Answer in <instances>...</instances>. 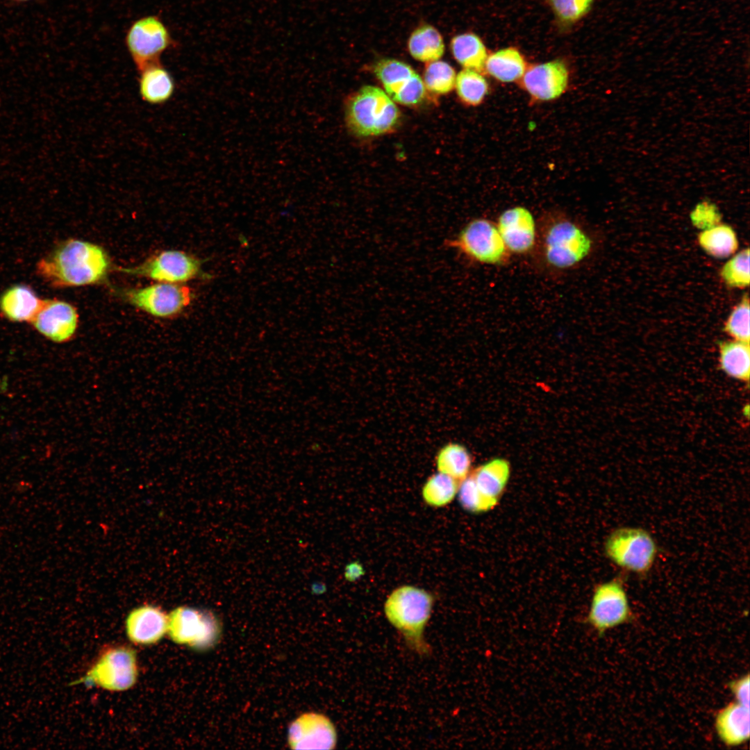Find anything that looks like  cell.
Masks as SVG:
<instances>
[{"label": "cell", "mask_w": 750, "mask_h": 750, "mask_svg": "<svg viewBox=\"0 0 750 750\" xmlns=\"http://www.w3.org/2000/svg\"><path fill=\"white\" fill-rule=\"evenodd\" d=\"M103 248L90 242L69 239L57 245L36 265V273L56 288L79 287L106 281L112 269Z\"/></svg>", "instance_id": "6da1fadb"}, {"label": "cell", "mask_w": 750, "mask_h": 750, "mask_svg": "<svg viewBox=\"0 0 750 750\" xmlns=\"http://www.w3.org/2000/svg\"><path fill=\"white\" fill-rule=\"evenodd\" d=\"M592 246L586 230L569 217L553 215L538 224L535 249H539L542 262L551 269L567 271L577 267L590 256Z\"/></svg>", "instance_id": "7a4b0ae2"}, {"label": "cell", "mask_w": 750, "mask_h": 750, "mask_svg": "<svg viewBox=\"0 0 750 750\" xmlns=\"http://www.w3.org/2000/svg\"><path fill=\"white\" fill-rule=\"evenodd\" d=\"M434 599L426 590L403 585L389 595L384 612L389 622L403 635L407 645L419 656H428L431 649L424 637Z\"/></svg>", "instance_id": "3957f363"}, {"label": "cell", "mask_w": 750, "mask_h": 750, "mask_svg": "<svg viewBox=\"0 0 750 750\" xmlns=\"http://www.w3.org/2000/svg\"><path fill=\"white\" fill-rule=\"evenodd\" d=\"M400 119L399 110L394 101L376 86H363L346 103L347 125L359 136H377L389 133L397 126Z\"/></svg>", "instance_id": "277c9868"}, {"label": "cell", "mask_w": 750, "mask_h": 750, "mask_svg": "<svg viewBox=\"0 0 750 750\" xmlns=\"http://www.w3.org/2000/svg\"><path fill=\"white\" fill-rule=\"evenodd\" d=\"M444 245L467 260L479 265L503 266L511 259L495 222L474 218L444 240Z\"/></svg>", "instance_id": "5b68a950"}, {"label": "cell", "mask_w": 750, "mask_h": 750, "mask_svg": "<svg viewBox=\"0 0 750 750\" xmlns=\"http://www.w3.org/2000/svg\"><path fill=\"white\" fill-rule=\"evenodd\" d=\"M658 546L651 534L640 527H619L613 530L604 543L606 556L624 572L639 576L653 567Z\"/></svg>", "instance_id": "8992f818"}, {"label": "cell", "mask_w": 750, "mask_h": 750, "mask_svg": "<svg viewBox=\"0 0 750 750\" xmlns=\"http://www.w3.org/2000/svg\"><path fill=\"white\" fill-rule=\"evenodd\" d=\"M167 633L178 644L196 650H207L220 638L222 626L211 612L181 606L168 616Z\"/></svg>", "instance_id": "52a82bcc"}, {"label": "cell", "mask_w": 750, "mask_h": 750, "mask_svg": "<svg viewBox=\"0 0 750 750\" xmlns=\"http://www.w3.org/2000/svg\"><path fill=\"white\" fill-rule=\"evenodd\" d=\"M633 617L622 578L597 585L593 590L586 622L599 637Z\"/></svg>", "instance_id": "ba28073f"}, {"label": "cell", "mask_w": 750, "mask_h": 750, "mask_svg": "<svg viewBox=\"0 0 750 750\" xmlns=\"http://www.w3.org/2000/svg\"><path fill=\"white\" fill-rule=\"evenodd\" d=\"M127 51L138 70L160 61V56L175 44L169 28L156 15L135 20L125 35Z\"/></svg>", "instance_id": "9c48e42d"}, {"label": "cell", "mask_w": 750, "mask_h": 750, "mask_svg": "<svg viewBox=\"0 0 750 750\" xmlns=\"http://www.w3.org/2000/svg\"><path fill=\"white\" fill-rule=\"evenodd\" d=\"M119 294L134 307L161 318L178 315L192 299L191 289L183 283L159 282L143 288L122 290Z\"/></svg>", "instance_id": "30bf717a"}, {"label": "cell", "mask_w": 750, "mask_h": 750, "mask_svg": "<svg viewBox=\"0 0 750 750\" xmlns=\"http://www.w3.org/2000/svg\"><path fill=\"white\" fill-rule=\"evenodd\" d=\"M201 265V260L193 255L178 250H167L148 258L138 265L120 267L117 270L160 283H183L203 274Z\"/></svg>", "instance_id": "8fae6325"}, {"label": "cell", "mask_w": 750, "mask_h": 750, "mask_svg": "<svg viewBox=\"0 0 750 750\" xmlns=\"http://www.w3.org/2000/svg\"><path fill=\"white\" fill-rule=\"evenodd\" d=\"M138 677L135 651L127 647H116L106 651L81 680L110 690L122 691L131 688Z\"/></svg>", "instance_id": "7c38bea8"}, {"label": "cell", "mask_w": 750, "mask_h": 750, "mask_svg": "<svg viewBox=\"0 0 750 750\" xmlns=\"http://www.w3.org/2000/svg\"><path fill=\"white\" fill-rule=\"evenodd\" d=\"M374 73L383 84L387 94L403 106H415L424 99L426 88L419 75L407 63L393 58H383L374 66Z\"/></svg>", "instance_id": "4fadbf2b"}, {"label": "cell", "mask_w": 750, "mask_h": 750, "mask_svg": "<svg viewBox=\"0 0 750 750\" xmlns=\"http://www.w3.org/2000/svg\"><path fill=\"white\" fill-rule=\"evenodd\" d=\"M495 223L511 255L526 256L535 249L538 224L526 207L517 206L505 210Z\"/></svg>", "instance_id": "5bb4252c"}, {"label": "cell", "mask_w": 750, "mask_h": 750, "mask_svg": "<svg viewBox=\"0 0 750 750\" xmlns=\"http://www.w3.org/2000/svg\"><path fill=\"white\" fill-rule=\"evenodd\" d=\"M287 739L292 749H333L338 736L333 723L327 716L308 712L289 724Z\"/></svg>", "instance_id": "9a60e30c"}, {"label": "cell", "mask_w": 750, "mask_h": 750, "mask_svg": "<svg viewBox=\"0 0 750 750\" xmlns=\"http://www.w3.org/2000/svg\"><path fill=\"white\" fill-rule=\"evenodd\" d=\"M40 334L57 343L71 340L78 326V314L72 304L57 299H42L30 322Z\"/></svg>", "instance_id": "2e32d148"}, {"label": "cell", "mask_w": 750, "mask_h": 750, "mask_svg": "<svg viewBox=\"0 0 750 750\" xmlns=\"http://www.w3.org/2000/svg\"><path fill=\"white\" fill-rule=\"evenodd\" d=\"M522 87L538 101L558 98L566 90L569 71L561 60H553L532 65L520 79Z\"/></svg>", "instance_id": "e0dca14e"}, {"label": "cell", "mask_w": 750, "mask_h": 750, "mask_svg": "<svg viewBox=\"0 0 750 750\" xmlns=\"http://www.w3.org/2000/svg\"><path fill=\"white\" fill-rule=\"evenodd\" d=\"M168 616L160 608L142 606L133 610L126 619L128 638L136 644L157 642L167 632Z\"/></svg>", "instance_id": "ac0fdd59"}, {"label": "cell", "mask_w": 750, "mask_h": 750, "mask_svg": "<svg viewBox=\"0 0 750 750\" xmlns=\"http://www.w3.org/2000/svg\"><path fill=\"white\" fill-rule=\"evenodd\" d=\"M510 465L502 458H495L482 464L472 474L481 495L496 507L508 483Z\"/></svg>", "instance_id": "d6986e66"}, {"label": "cell", "mask_w": 750, "mask_h": 750, "mask_svg": "<svg viewBox=\"0 0 750 750\" xmlns=\"http://www.w3.org/2000/svg\"><path fill=\"white\" fill-rule=\"evenodd\" d=\"M139 72V94L151 105L168 101L175 91V82L170 72L160 61L151 63Z\"/></svg>", "instance_id": "ffe728a7"}, {"label": "cell", "mask_w": 750, "mask_h": 750, "mask_svg": "<svg viewBox=\"0 0 750 750\" xmlns=\"http://www.w3.org/2000/svg\"><path fill=\"white\" fill-rule=\"evenodd\" d=\"M715 728L727 746H738L749 738V708L733 702L721 709L715 718Z\"/></svg>", "instance_id": "44dd1931"}, {"label": "cell", "mask_w": 750, "mask_h": 750, "mask_svg": "<svg viewBox=\"0 0 750 750\" xmlns=\"http://www.w3.org/2000/svg\"><path fill=\"white\" fill-rule=\"evenodd\" d=\"M41 299L29 286L14 285L6 290L0 297V311L8 320L14 322H31L39 310Z\"/></svg>", "instance_id": "7402d4cb"}, {"label": "cell", "mask_w": 750, "mask_h": 750, "mask_svg": "<svg viewBox=\"0 0 750 750\" xmlns=\"http://www.w3.org/2000/svg\"><path fill=\"white\" fill-rule=\"evenodd\" d=\"M719 346L721 369L729 377L749 383L750 377L749 343L738 340L722 341Z\"/></svg>", "instance_id": "603a6c76"}, {"label": "cell", "mask_w": 750, "mask_h": 750, "mask_svg": "<svg viewBox=\"0 0 750 750\" xmlns=\"http://www.w3.org/2000/svg\"><path fill=\"white\" fill-rule=\"evenodd\" d=\"M526 69L525 60L515 48L506 47L488 56L485 70L501 82L521 79Z\"/></svg>", "instance_id": "cb8c5ba5"}, {"label": "cell", "mask_w": 750, "mask_h": 750, "mask_svg": "<svg viewBox=\"0 0 750 750\" xmlns=\"http://www.w3.org/2000/svg\"><path fill=\"white\" fill-rule=\"evenodd\" d=\"M450 48L454 58L464 68L479 72L485 70L487 50L476 34L465 33L454 36L451 40Z\"/></svg>", "instance_id": "d4e9b609"}, {"label": "cell", "mask_w": 750, "mask_h": 750, "mask_svg": "<svg viewBox=\"0 0 750 750\" xmlns=\"http://www.w3.org/2000/svg\"><path fill=\"white\" fill-rule=\"evenodd\" d=\"M408 48L415 59L425 62L439 60L444 52V44L441 34L429 24L422 25L411 33L408 41Z\"/></svg>", "instance_id": "484cf974"}, {"label": "cell", "mask_w": 750, "mask_h": 750, "mask_svg": "<svg viewBox=\"0 0 750 750\" xmlns=\"http://www.w3.org/2000/svg\"><path fill=\"white\" fill-rule=\"evenodd\" d=\"M701 247L709 255L724 258L733 254L738 248L734 230L726 224H716L706 228L698 236Z\"/></svg>", "instance_id": "4316f807"}, {"label": "cell", "mask_w": 750, "mask_h": 750, "mask_svg": "<svg viewBox=\"0 0 750 750\" xmlns=\"http://www.w3.org/2000/svg\"><path fill=\"white\" fill-rule=\"evenodd\" d=\"M472 464L471 454L463 446L450 443L444 446L436 456L439 472L445 474L460 483L470 474Z\"/></svg>", "instance_id": "83f0119b"}, {"label": "cell", "mask_w": 750, "mask_h": 750, "mask_svg": "<svg viewBox=\"0 0 750 750\" xmlns=\"http://www.w3.org/2000/svg\"><path fill=\"white\" fill-rule=\"evenodd\" d=\"M455 88L460 99L467 105H479L488 93V83L476 70L464 69L456 77Z\"/></svg>", "instance_id": "f1b7e54d"}, {"label": "cell", "mask_w": 750, "mask_h": 750, "mask_svg": "<svg viewBox=\"0 0 750 750\" xmlns=\"http://www.w3.org/2000/svg\"><path fill=\"white\" fill-rule=\"evenodd\" d=\"M459 482L451 476L438 472L427 480L422 488L425 502L432 506L440 507L449 503L458 493Z\"/></svg>", "instance_id": "f546056e"}, {"label": "cell", "mask_w": 750, "mask_h": 750, "mask_svg": "<svg viewBox=\"0 0 750 750\" xmlns=\"http://www.w3.org/2000/svg\"><path fill=\"white\" fill-rule=\"evenodd\" d=\"M456 77V72L449 63L438 60L427 62L423 82L430 92L444 94L455 87Z\"/></svg>", "instance_id": "4dcf8cb0"}, {"label": "cell", "mask_w": 750, "mask_h": 750, "mask_svg": "<svg viewBox=\"0 0 750 750\" xmlns=\"http://www.w3.org/2000/svg\"><path fill=\"white\" fill-rule=\"evenodd\" d=\"M749 249L747 248L724 265L720 276L728 287L746 288L749 285Z\"/></svg>", "instance_id": "1f68e13d"}, {"label": "cell", "mask_w": 750, "mask_h": 750, "mask_svg": "<svg viewBox=\"0 0 750 750\" xmlns=\"http://www.w3.org/2000/svg\"><path fill=\"white\" fill-rule=\"evenodd\" d=\"M749 298L746 293L730 313L724 331L735 340L749 343Z\"/></svg>", "instance_id": "d6a6232c"}, {"label": "cell", "mask_w": 750, "mask_h": 750, "mask_svg": "<svg viewBox=\"0 0 750 750\" xmlns=\"http://www.w3.org/2000/svg\"><path fill=\"white\" fill-rule=\"evenodd\" d=\"M457 494L461 506L471 513L481 514L495 508L481 495L471 474L459 483Z\"/></svg>", "instance_id": "836d02e7"}, {"label": "cell", "mask_w": 750, "mask_h": 750, "mask_svg": "<svg viewBox=\"0 0 750 750\" xmlns=\"http://www.w3.org/2000/svg\"><path fill=\"white\" fill-rule=\"evenodd\" d=\"M594 0H549L556 17L565 24H572L584 17Z\"/></svg>", "instance_id": "e575fe53"}, {"label": "cell", "mask_w": 750, "mask_h": 750, "mask_svg": "<svg viewBox=\"0 0 750 750\" xmlns=\"http://www.w3.org/2000/svg\"><path fill=\"white\" fill-rule=\"evenodd\" d=\"M690 218L694 225L706 229L717 224L721 219V215L715 203L704 200L696 205L690 214Z\"/></svg>", "instance_id": "d590c367"}, {"label": "cell", "mask_w": 750, "mask_h": 750, "mask_svg": "<svg viewBox=\"0 0 750 750\" xmlns=\"http://www.w3.org/2000/svg\"><path fill=\"white\" fill-rule=\"evenodd\" d=\"M749 675L748 674L738 679L732 681L728 684L736 701L747 708H749Z\"/></svg>", "instance_id": "8d00e7d4"}, {"label": "cell", "mask_w": 750, "mask_h": 750, "mask_svg": "<svg viewBox=\"0 0 750 750\" xmlns=\"http://www.w3.org/2000/svg\"><path fill=\"white\" fill-rule=\"evenodd\" d=\"M10 1H17V2H24V1H30V0H10Z\"/></svg>", "instance_id": "74e56055"}]
</instances>
